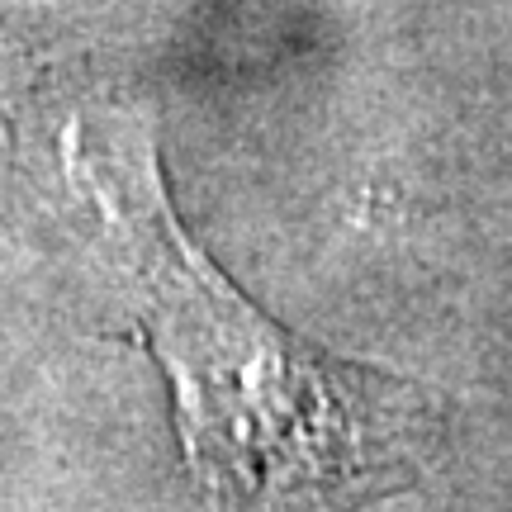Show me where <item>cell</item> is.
Returning a JSON list of instances; mask_svg holds the SVG:
<instances>
[{
	"instance_id": "cell-1",
	"label": "cell",
	"mask_w": 512,
	"mask_h": 512,
	"mask_svg": "<svg viewBox=\"0 0 512 512\" xmlns=\"http://www.w3.org/2000/svg\"><path fill=\"white\" fill-rule=\"evenodd\" d=\"M62 162L138 290L204 512H361L413 489L427 394L313 347L228 285L176 223L147 128L76 119Z\"/></svg>"
}]
</instances>
